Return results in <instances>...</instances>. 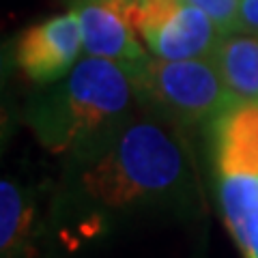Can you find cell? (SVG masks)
<instances>
[{"instance_id":"cell-2","label":"cell","mask_w":258,"mask_h":258,"mask_svg":"<svg viewBox=\"0 0 258 258\" xmlns=\"http://www.w3.org/2000/svg\"><path fill=\"white\" fill-rule=\"evenodd\" d=\"M136 88L118 62L86 56L64 76V82L45 91L30 106L28 123L39 142L54 153L76 151L88 159L120 132Z\"/></svg>"},{"instance_id":"cell-1","label":"cell","mask_w":258,"mask_h":258,"mask_svg":"<svg viewBox=\"0 0 258 258\" xmlns=\"http://www.w3.org/2000/svg\"><path fill=\"white\" fill-rule=\"evenodd\" d=\"M185 159L174 136L153 120H136L86 159L78 194L95 222L181 198Z\"/></svg>"},{"instance_id":"cell-3","label":"cell","mask_w":258,"mask_h":258,"mask_svg":"<svg viewBox=\"0 0 258 258\" xmlns=\"http://www.w3.org/2000/svg\"><path fill=\"white\" fill-rule=\"evenodd\" d=\"M132 82L136 95L183 125L215 123L224 112L235 108L211 58H149Z\"/></svg>"},{"instance_id":"cell-6","label":"cell","mask_w":258,"mask_h":258,"mask_svg":"<svg viewBox=\"0 0 258 258\" xmlns=\"http://www.w3.org/2000/svg\"><path fill=\"white\" fill-rule=\"evenodd\" d=\"M226 32L213 18L187 3L179 5L155 30L142 37L144 47L161 60L211 58Z\"/></svg>"},{"instance_id":"cell-11","label":"cell","mask_w":258,"mask_h":258,"mask_svg":"<svg viewBox=\"0 0 258 258\" xmlns=\"http://www.w3.org/2000/svg\"><path fill=\"white\" fill-rule=\"evenodd\" d=\"M189 3L200 7L209 18H213L224 32L237 30L241 0H189Z\"/></svg>"},{"instance_id":"cell-12","label":"cell","mask_w":258,"mask_h":258,"mask_svg":"<svg viewBox=\"0 0 258 258\" xmlns=\"http://www.w3.org/2000/svg\"><path fill=\"white\" fill-rule=\"evenodd\" d=\"M237 30L258 35V0H241Z\"/></svg>"},{"instance_id":"cell-5","label":"cell","mask_w":258,"mask_h":258,"mask_svg":"<svg viewBox=\"0 0 258 258\" xmlns=\"http://www.w3.org/2000/svg\"><path fill=\"white\" fill-rule=\"evenodd\" d=\"M82 50L80 20L67 11L24 30L15 45V62L32 82L50 84L71 74Z\"/></svg>"},{"instance_id":"cell-8","label":"cell","mask_w":258,"mask_h":258,"mask_svg":"<svg viewBox=\"0 0 258 258\" xmlns=\"http://www.w3.org/2000/svg\"><path fill=\"white\" fill-rule=\"evenodd\" d=\"M211 60L235 106L258 103V35L226 32Z\"/></svg>"},{"instance_id":"cell-9","label":"cell","mask_w":258,"mask_h":258,"mask_svg":"<svg viewBox=\"0 0 258 258\" xmlns=\"http://www.w3.org/2000/svg\"><path fill=\"white\" fill-rule=\"evenodd\" d=\"M220 203L243 258H258V176H220Z\"/></svg>"},{"instance_id":"cell-10","label":"cell","mask_w":258,"mask_h":258,"mask_svg":"<svg viewBox=\"0 0 258 258\" xmlns=\"http://www.w3.org/2000/svg\"><path fill=\"white\" fill-rule=\"evenodd\" d=\"M35 205L18 183L3 179L0 183V256L30 258Z\"/></svg>"},{"instance_id":"cell-7","label":"cell","mask_w":258,"mask_h":258,"mask_svg":"<svg viewBox=\"0 0 258 258\" xmlns=\"http://www.w3.org/2000/svg\"><path fill=\"white\" fill-rule=\"evenodd\" d=\"M213 129L220 176H258V103L230 108L215 120Z\"/></svg>"},{"instance_id":"cell-4","label":"cell","mask_w":258,"mask_h":258,"mask_svg":"<svg viewBox=\"0 0 258 258\" xmlns=\"http://www.w3.org/2000/svg\"><path fill=\"white\" fill-rule=\"evenodd\" d=\"M67 5L80 20L88 56L114 60L132 78L149 62L136 28L138 0H67Z\"/></svg>"}]
</instances>
